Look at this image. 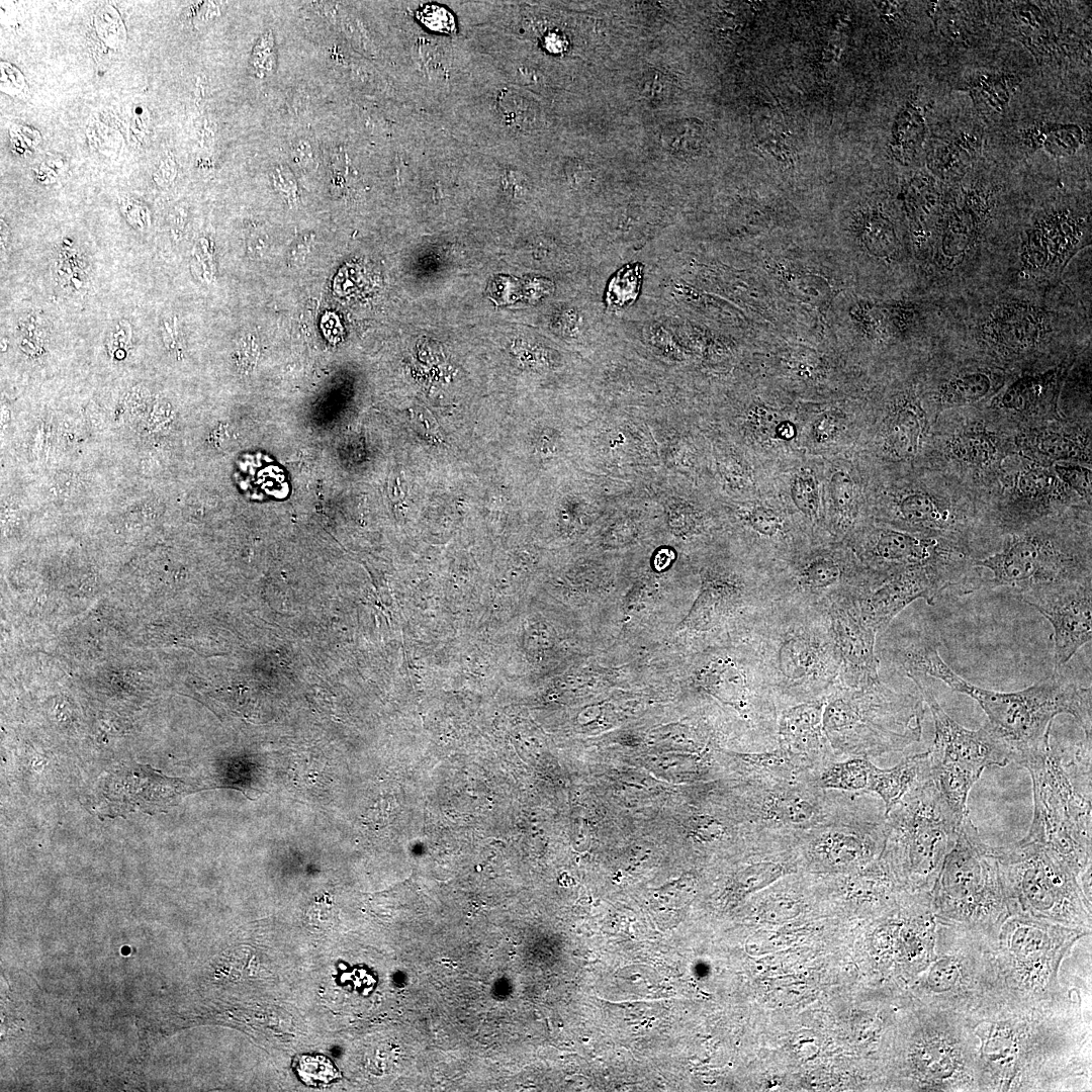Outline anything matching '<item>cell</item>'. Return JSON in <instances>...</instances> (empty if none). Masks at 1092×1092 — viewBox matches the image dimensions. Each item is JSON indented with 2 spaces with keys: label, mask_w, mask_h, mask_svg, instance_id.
I'll use <instances>...</instances> for the list:
<instances>
[{
  "label": "cell",
  "mask_w": 1092,
  "mask_h": 1092,
  "mask_svg": "<svg viewBox=\"0 0 1092 1092\" xmlns=\"http://www.w3.org/2000/svg\"><path fill=\"white\" fill-rule=\"evenodd\" d=\"M979 1090L1057 1089L1090 1066V1032L1066 1008L998 994L961 1015Z\"/></svg>",
  "instance_id": "1"
},
{
  "label": "cell",
  "mask_w": 1092,
  "mask_h": 1092,
  "mask_svg": "<svg viewBox=\"0 0 1092 1092\" xmlns=\"http://www.w3.org/2000/svg\"><path fill=\"white\" fill-rule=\"evenodd\" d=\"M890 657L904 673L920 672L969 696L985 712L990 729L1008 746L1012 762L1040 747L1051 736L1060 714L1074 717L1085 738L1091 740V689L1054 673L1025 690L998 692L978 687L959 675L931 643L891 647Z\"/></svg>",
  "instance_id": "2"
},
{
  "label": "cell",
  "mask_w": 1092,
  "mask_h": 1092,
  "mask_svg": "<svg viewBox=\"0 0 1092 1092\" xmlns=\"http://www.w3.org/2000/svg\"><path fill=\"white\" fill-rule=\"evenodd\" d=\"M1052 736L1018 764L1030 774L1033 817L1026 839L1045 847L1080 880L1091 871V741L1073 756Z\"/></svg>",
  "instance_id": "3"
},
{
  "label": "cell",
  "mask_w": 1092,
  "mask_h": 1092,
  "mask_svg": "<svg viewBox=\"0 0 1092 1092\" xmlns=\"http://www.w3.org/2000/svg\"><path fill=\"white\" fill-rule=\"evenodd\" d=\"M779 709L825 697L841 682L827 612L772 602L752 629Z\"/></svg>",
  "instance_id": "4"
},
{
  "label": "cell",
  "mask_w": 1092,
  "mask_h": 1092,
  "mask_svg": "<svg viewBox=\"0 0 1092 1092\" xmlns=\"http://www.w3.org/2000/svg\"><path fill=\"white\" fill-rule=\"evenodd\" d=\"M924 705L919 693L882 678L862 687L839 682L824 697L822 728L837 758L899 752L920 741Z\"/></svg>",
  "instance_id": "5"
},
{
  "label": "cell",
  "mask_w": 1092,
  "mask_h": 1092,
  "mask_svg": "<svg viewBox=\"0 0 1092 1092\" xmlns=\"http://www.w3.org/2000/svg\"><path fill=\"white\" fill-rule=\"evenodd\" d=\"M963 821L929 775L885 814L880 859L894 880L911 893L930 892Z\"/></svg>",
  "instance_id": "6"
},
{
  "label": "cell",
  "mask_w": 1092,
  "mask_h": 1092,
  "mask_svg": "<svg viewBox=\"0 0 1092 1092\" xmlns=\"http://www.w3.org/2000/svg\"><path fill=\"white\" fill-rule=\"evenodd\" d=\"M1087 932L1022 914L1008 915L986 934L1002 993L1026 1005L1056 1003L1062 992L1061 963Z\"/></svg>",
  "instance_id": "7"
},
{
  "label": "cell",
  "mask_w": 1092,
  "mask_h": 1092,
  "mask_svg": "<svg viewBox=\"0 0 1092 1092\" xmlns=\"http://www.w3.org/2000/svg\"><path fill=\"white\" fill-rule=\"evenodd\" d=\"M930 897L939 920L977 932H991L1011 914L995 847L982 840L969 816Z\"/></svg>",
  "instance_id": "8"
},
{
  "label": "cell",
  "mask_w": 1092,
  "mask_h": 1092,
  "mask_svg": "<svg viewBox=\"0 0 1092 1092\" xmlns=\"http://www.w3.org/2000/svg\"><path fill=\"white\" fill-rule=\"evenodd\" d=\"M1010 912L1090 931L1091 901L1077 876L1041 844L995 847Z\"/></svg>",
  "instance_id": "9"
},
{
  "label": "cell",
  "mask_w": 1092,
  "mask_h": 1092,
  "mask_svg": "<svg viewBox=\"0 0 1092 1092\" xmlns=\"http://www.w3.org/2000/svg\"><path fill=\"white\" fill-rule=\"evenodd\" d=\"M905 675L917 687L934 723L933 744L928 749L930 779L952 811L965 819L970 791L984 769L1009 764L1012 753L987 723L970 730L953 720L938 703L928 676Z\"/></svg>",
  "instance_id": "10"
},
{
  "label": "cell",
  "mask_w": 1092,
  "mask_h": 1092,
  "mask_svg": "<svg viewBox=\"0 0 1092 1092\" xmlns=\"http://www.w3.org/2000/svg\"><path fill=\"white\" fill-rule=\"evenodd\" d=\"M746 822L762 844L779 849L795 848L805 832L830 817L842 795L816 787L811 779L746 777Z\"/></svg>",
  "instance_id": "11"
},
{
  "label": "cell",
  "mask_w": 1092,
  "mask_h": 1092,
  "mask_svg": "<svg viewBox=\"0 0 1092 1092\" xmlns=\"http://www.w3.org/2000/svg\"><path fill=\"white\" fill-rule=\"evenodd\" d=\"M1059 536L1043 531L1012 537L1005 547L975 561L992 576L988 586L1008 587L1017 596L1048 585L1091 578L1090 562Z\"/></svg>",
  "instance_id": "12"
},
{
  "label": "cell",
  "mask_w": 1092,
  "mask_h": 1092,
  "mask_svg": "<svg viewBox=\"0 0 1092 1092\" xmlns=\"http://www.w3.org/2000/svg\"><path fill=\"white\" fill-rule=\"evenodd\" d=\"M828 819L805 832L795 849L798 857L824 872H854L877 860L883 850L885 815L876 818L856 802L857 793L843 796Z\"/></svg>",
  "instance_id": "13"
},
{
  "label": "cell",
  "mask_w": 1092,
  "mask_h": 1092,
  "mask_svg": "<svg viewBox=\"0 0 1092 1092\" xmlns=\"http://www.w3.org/2000/svg\"><path fill=\"white\" fill-rule=\"evenodd\" d=\"M767 574L772 602L827 613L839 604L858 601L885 578L832 551L809 554L784 571Z\"/></svg>",
  "instance_id": "14"
},
{
  "label": "cell",
  "mask_w": 1092,
  "mask_h": 1092,
  "mask_svg": "<svg viewBox=\"0 0 1092 1092\" xmlns=\"http://www.w3.org/2000/svg\"><path fill=\"white\" fill-rule=\"evenodd\" d=\"M1053 627L1055 668L1066 665L1092 638L1091 578L1035 588L1018 596Z\"/></svg>",
  "instance_id": "15"
},
{
  "label": "cell",
  "mask_w": 1092,
  "mask_h": 1092,
  "mask_svg": "<svg viewBox=\"0 0 1092 1092\" xmlns=\"http://www.w3.org/2000/svg\"><path fill=\"white\" fill-rule=\"evenodd\" d=\"M841 666V682L862 687L881 678L878 633L862 619L857 601L839 604L828 612Z\"/></svg>",
  "instance_id": "16"
},
{
  "label": "cell",
  "mask_w": 1092,
  "mask_h": 1092,
  "mask_svg": "<svg viewBox=\"0 0 1092 1092\" xmlns=\"http://www.w3.org/2000/svg\"><path fill=\"white\" fill-rule=\"evenodd\" d=\"M1052 330L1050 312L1036 303L1023 300L998 303L978 329L986 344L1005 355L1033 350Z\"/></svg>",
  "instance_id": "17"
},
{
  "label": "cell",
  "mask_w": 1092,
  "mask_h": 1092,
  "mask_svg": "<svg viewBox=\"0 0 1092 1092\" xmlns=\"http://www.w3.org/2000/svg\"><path fill=\"white\" fill-rule=\"evenodd\" d=\"M1086 226L1070 214L1054 213L1030 228L1020 247V264L1025 272H1061L1082 248Z\"/></svg>",
  "instance_id": "18"
},
{
  "label": "cell",
  "mask_w": 1092,
  "mask_h": 1092,
  "mask_svg": "<svg viewBox=\"0 0 1092 1092\" xmlns=\"http://www.w3.org/2000/svg\"><path fill=\"white\" fill-rule=\"evenodd\" d=\"M868 568L878 574H889L909 568L951 567L949 552L941 548L938 539L894 529L874 531L863 545Z\"/></svg>",
  "instance_id": "19"
},
{
  "label": "cell",
  "mask_w": 1092,
  "mask_h": 1092,
  "mask_svg": "<svg viewBox=\"0 0 1092 1092\" xmlns=\"http://www.w3.org/2000/svg\"><path fill=\"white\" fill-rule=\"evenodd\" d=\"M824 697L779 711L777 746L804 760L814 771L836 760L822 728Z\"/></svg>",
  "instance_id": "20"
},
{
  "label": "cell",
  "mask_w": 1092,
  "mask_h": 1092,
  "mask_svg": "<svg viewBox=\"0 0 1092 1092\" xmlns=\"http://www.w3.org/2000/svg\"><path fill=\"white\" fill-rule=\"evenodd\" d=\"M973 206L968 199L947 212L936 247L939 266L950 269L959 265L975 248L982 218Z\"/></svg>",
  "instance_id": "21"
},
{
  "label": "cell",
  "mask_w": 1092,
  "mask_h": 1092,
  "mask_svg": "<svg viewBox=\"0 0 1092 1092\" xmlns=\"http://www.w3.org/2000/svg\"><path fill=\"white\" fill-rule=\"evenodd\" d=\"M928 755L929 750L907 756L890 768L873 763L866 794L877 795L887 814L918 782L929 776Z\"/></svg>",
  "instance_id": "22"
},
{
  "label": "cell",
  "mask_w": 1092,
  "mask_h": 1092,
  "mask_svg": "<svg viewBox=\"0 0 1092 1092\" xmlns=\"http://www.w3.org/2000/svg\"><path fill=\"white\" fill-rule=\"evenodd\" d=\"M925 427L924 413L914 398L901 400L888 421L886 444L900 458L914 456L919 449Z\"/></svg>",
  "instance_id": "23"
},
{
  "label": "cell",
  "mask_w": 1092,
  "mask_h": 1092,
  "mask_svg": "<svg viewBox=\"0 0 1092 1092\" xmlns=\"http://www.w3.org/2000/svg\"><path fill=\"white\" fill-rule=\"evenodd\" d=\"M872 764L863 756L832 760L815 770L811 782L823 790L866 794Z\"/></svg>",
  "instance_id": "24"
},
{
  "label": "cell",
  "mask_w": 1092,
  "mask_h": 1092,
  "mask_svg": "<svg viewBox=\"0 0 1092 1092\" xmlns=\"http://www.w3.org/2000/svg\"><path fill=\"white\" fill-rule=\"evenodd\" d=\"M1058 378L1057 369L1022 376L1007 387L1000 398V405L1008 411L1028 412L1048 396L1055 388Z\"/></svg>",
  "instance_id": "25"
},
{
  "label": "cell",
  "mask_w": 1092,
  "mask_h": 1092,
  "mask_svg": "<svg viewBox=\"0 0 1092 1092\" xmlns=\"http://www.w3.org/2000/svg\"><path fill=\"white\" fill-rule=\"evenodd\" d=\"M994 388V379L986 371H970L952 376L938 390L942 404L962 405L975 403L988 396Z\"/></svg>",
  "instance_id": "26"
},
{
  "label": "cell",
  "mask_w": 1092,
  "mask_h": 1092,
  "mask_svg": "<svg viewBox=\"0 0 1092 1092\" xmlns=\"http://www.w3.org/2000/svg\"><path fill=\"white\" fill-rule=\"evenodd\" d=\"M705 140L703 124L697 119H679L667 124L660 133L665 151L673 156L687 158L697 155Z\"/></svg>",
  "instance_id": "27"
},
{
  "label": "cell",
  "mask_w": 1092,
  "mask_h": 1092,
  "mask_svg": "<svg viewBox=\"0 0 1092 1092\" xmlns=\"http://www.w3.org/2000/svg\"><path fill=\"white\" fill-rule=\"evenodd\" d=\"M899 514L904 522L917 528H946L952 522L947 511L922 492L905 496L899 504Z\"/></svg>",
  "instance_id": "28"
},
{
  "label": "cell",
  "mask_w": 1092,
  "mask_h": 1092,
  "mask_svg": "<svg viewBox=\"0 0 1092 1092\" xmlns=\"http://www.w3.org/2000/svg\"><path fill=\"white\" fill-rule=\"evenodd\" d=\"M805 902L797 890L775 888L760 896L755 907L757 917L768 923H781L799 916Z\"/></svg>",
  "instance_id": "29"
},
{
  "label": "cell",
  "mask_w": 1092,
  "mask_h": 1092,
  "mask_svg": "<svg viewBox=\"0 0 1092 1092\" xmlns=\"http://www.w3.org/2000/svg\"><path fill=\"white\" fill-rule=\"evenodd\" d=\"M951 453L961 461L985 465L997 455V447L991 436L984 433H965L950 444Z\"/></svg>",
  "instance_id": "30"
},
{
  "label": "cell",
  "mask_w": 1092,
  "mask_h": 1092,
  "mask_svg": "<svg viewBox=\"0 0 1092 1092\" xmlns=\"http://www.w3.org/2000/svg\"><path fill=\"white\" fill-rule=\"evenodd\" d=\"M687 828L692 840L700 845L723 843L731 836L727 823L721 817L708 813L689 817Z\"/></svg>",
  "instance_id": "31"
},
{
  "label": "cell",
  "mask_w": 1092,
  "mask_h": 1092,
  "mask_svg": "<svg viewBox=\"0 0 1092 1092\" xmlns=\"http://www.w3.org/2000/svg\"><path fill=\"white\" fill-rule=\"evenodd\" d=\"M1031 448L1053 460H1067L1082 454L1079 442L1071 436L1056 432H1040L1030 439Z\"/></svg>",
  "instance_id": "32"
},
{
  "label": "cell",
  "mask_w": 1092,
  "mask_h": 1092,
  "mask_svg": "<svg viewBox=\"0 0 1092 1092\" xmlns=\"http://www.w3.org/2000/svg\"><path fill=\"white\" fill-rule=\"evenodd\" d=\"M295 1071L309 1086H328L341 1077L339 1070L323 1055H303L295 1058Z\"/></svg>",
  "instance_id": "33"
},
{
  "label": "cell",
  "mask_w": 1092,
  "mask_h": 1092,
  "mask_svg": "<svg viewBox=\"0 0 1092 1092\" xmlns=\"http://www.w3.org/2000/svg\"><path fill=\"white\" fill-rule=\"evenodd\" d=\"M830 492L838 516L837 528L845 532L851 527L854 519V489L850 477L843 471L835 472L831 477Z\"/></svg>",
  "instance_id": "34"
},
{
  "label": "cell",
  "mask_w": 1092,
  "mask_h": 1092,
  "mask_svg": "<svg viewBox=\"0 0 1092 1092\" xmlns=\"http://www.w3.org/2000/svg\"><path fill=\"white\" fill-rule=\"evenodd\" d=\"M745 521L747 527L764 541L782 544L788 537L786 522L770 509L754 508L747 514Z\"/></svg>",
  "instance_id": "35"
},
{
  "label": "cell",
  "mask_w": 1092,
  "mask_h": 1092,
  "mask_svg": "<svg viewBox=\"0 0 1092 1092\" xmlns=\"http://www.w3.org/2000/svg\"><path fill=\"white\" fill-rule=\"evenodd\" d=\"M641 274L639 265L619 271L609 285L607 292L609 304L623 307L632 303L640 289Z\"/></svg>",
  "instance_id": "36"
},
{
  "label": "cell",
  "mask_w": 1092,
  "mask_h": 1092,
  "mask_svg": "<svg viewBox=\"0 0 1092 1092\" xmlns=\"http://www.w3.org/2000/svg\"><path fill=\"white\" fill-rule=\"evenodd\" d=\"M791 491L795 506L809 519H816L819 498L814 477L805 473L797 475L793 481Z\"/></svg>",
  "instance_id": "37"
},
{
  "label": "cell",
  "mask_w": 1092,
  "mask_h": 1092,
  "mask_svg": "<svg viewBox=\"0 0 1092 1092\" xmlns=\"http://www.w3.org/2000/svg\"><path fill=\"white\" fill-rule=\"evenodd\" d=\"M642 96L654 105H660L668 101L673 93L671 78L657 70L644 73L640 83Z\"/></svg>",
  "instance_id": "38"
},
{
  "label": "cell",
  "mask_w": 1092,
  "mask_h": 1092,
  "mask_svg": "<svg viewBox=\"0 0 1092 1092\" xmlns=\"http://www.w3.org/2000/svg\"><path fill=\"white\" fill-rule=\"evenodd\" d=\"M251 65L259 78L271 75L275 71L276 50L271 31L265 32L258 39L252 52Z\"/></svg>",
  "instance_id": "39"
},
{
  "label": "cell",
  "mask_w": 1092,
  "mask_h": 1092,
  "mask_svg": "<svg viewBox=\"0 0 1092 1092\" xmlns=\"http://www.w3.org/2000/svg\"><path fill=\"white\" fill-rule=\"evenodd\" d=\"M1054 475L1043 468H1030L1020 473L1017 479L1019 491L1028 496H1038L1048 492L1054 482Z\"/></svg>",
  "instance_id": "40"
},
{
  "label": "cell",
  "mask_w": 1092,
  "mask_h": 1092,
  "mask_svg": "<svg viewBox=\"0 0 1092 1092\" xmlns=\"http://www.w3.org/2000/svg\"><path fill=\"white\" fill-rule=\"evenodd\" d=\"M1055 471L1064 483L1071 486L1079 494L1090 498L1092 480L1090 469L1080 465L1058 464L1055 466Z\"/></svg>",
  "instance_id": "41"
},
{
  "label": "cell",
  "mask_w": 1092,
  "mask_h": 1092,
  "mask_svg": "<svg viewBox=\"0 0 1092 1092\" xmlns=\"http://www.w3.org/2000/svg\"><path fill=\"white\" fill-rule=\"evenodd\" d=\"M418 17L423 24L432 30L451 33L455 30L453 15L444 7L435 4L424 6Z\"/></svg>",
  "instance_id": "42"
},
{
  "label": "cell",
  "mask_w": 1092,
  "mask_h": 1092,
  "mask_svg": "<svg viewBox=\"0 0 1092 1092\" xmlns=\"http://www.w3.org/2000/svg\"><path fill=\"white\" fill-rule=\"evenodd\" d=\"M271 178L275 189L287 203L295 204L298 200L297 184L290 169L284 165H278L273 169Z\"/></svg>",
  "instance_id": "43"
},
{
  "label": "cell",
  "mask_w": 1092,
  "mask_h": 1092,
  "mask_svg": "<svg viewBox=\"0 0 1092 1092\" xmlns=\"http://www.w3.org/2000/svg\"><path fill=\"white\" fill-rule=\"evenodd\" d=\"M173 419L172 410L166 402H157L152 406L147 419V428L152 432H159L170 424Z\"/></svg>",
  "instance_id": "44"
},
{
  "label": "cell",
  "mask_w": 1092,
  "mask_h": 1092,
  "mask_svg": "<svg viewBox=\"0 0 1092 1092\" xmlns=\"http://www.w3.org/2000/svg\"><path fill=\"white\" fill-rule=\"evenodd\" d=\"M414 420L416 422L418 432L421 435L436 443L443 442L437 422L434 418L430 416L429 413H426V411L418 410Z\"/></svg>",
  "instance_id": "45"
},
{
  "label": "cell",
  "mask_w": 1092,
  "mask_h": 1092,
  "mask_svg": "<svg viewBox=\"0 0 1092 1092\" xmlns=\"http://www.w3.org/2000/svg\"><path fill=\"white\" fill-rule=\"evenodd\" d=\"M837 429V422L831 415H824L817 420L813 427V435L817 441L824 442L833 437Z\"/></svg>",
  "instance_id": "46"
},
{
  "label": "cell",
  "mask_w": 1092,
  "mask_h": 1092,
  "mask_svg": "<svg viewBox=\"0 0 1092 1092\" xmlns=\"http://www.w3.org/2000/svg\"><path fill=\"white\" fill-rule=\"evenodd\" d=\"M291 157L299 167H306L313 161V151L308 140L295 141L291 147Z\"/></svg>",
  "instance_id": "47"
},
{
  "label": "cell",
  "mask_w": 1092,
  "mask_h": 1092,
  "mask_svg": "<svg viewBox=\"0 0 1092 1092\" xmlns=\"http://www.w3.org/2000/svg\"><path fill=\"white\" fill-rule=\"evenodd\" d=\"M778 436L783 439H790L795 434L794 427L790 423H783L780 428L777 429Z\"/></svg>",
  "instance_id": "48"
}]
</instances>
